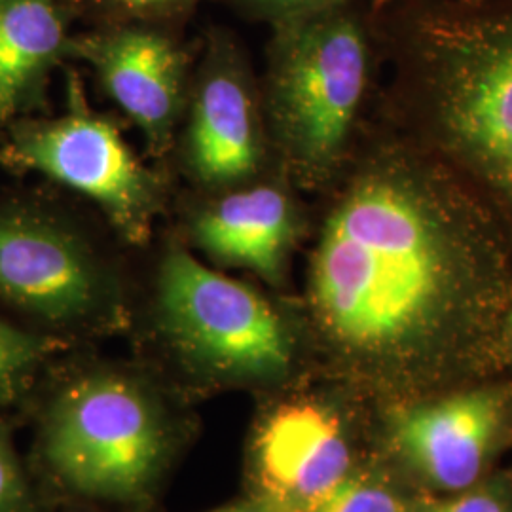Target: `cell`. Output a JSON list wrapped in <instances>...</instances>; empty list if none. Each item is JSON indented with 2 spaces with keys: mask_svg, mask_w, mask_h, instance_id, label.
I'll list each match as a JSON object with an SVG mask.
<instances>
[{
  "mask_svg": "<svg viewBox=\"0 0 512 512\" xmlns=\"http://www.w3.org/2000/svg\"><path fill=\"white\" fill-rule=\"evenodd\" d=\"M329 190L308 302L338 355L406 374L503 338L511 230L456 171L382 118Z\"/></svg>",
  "mask_w": 512,
  "mask_h": 512,
  "instance_id": "obj_1",
  "label": "cell"
},
{
  "mask_svg": "<svg viewBox=\"0 0 512 512\" xmlns=\"http://www.w3.org/2000/svg\"><path fill=\"white\" fill-rule=\"evenodd\" d=\"M385 118L456 171L512 234V0H376Z\"/></svg>",
  "mask_w": 512,
  "mask_h": 512,
  "instance_id": "obj_2",
  "label": "cell"
},
{
  "mask_svg": "<svg viewBox=\"0 0 512 512\" xmlns=\"http://www.w3.org/2000/svg\"><path fill=\"white\" fill-rule=\"evenodd\" d=\"M378 55L370 14L344 0L274 25L264 112L289 181L329 188L349 160Z\"/></svg>",
  "mask_w": 512,
  "mask_h": 512,
  "instance_id": "obj_3",
  "label": "cell"
},
{
  "mask_svg": "<svg viewBox=\"0 0 512 512\" xmlns=\"http://www.w3.org/2000/svg\"><path fill=\"white\" fill-rule=\"evenodd\" d=\"M158 313L169 342L205 374L270 382L293 365V334L253 287L173 245L158 275Z\"/></svg>",
  "mask_w": 512,
  "mask_h": 512,
  "instance_id": "obj_4",
  "label": "cell"
},
{
  "mask_svg": "<svg viewBox=\"0 0 512 512\" xmlns=\"http://www.w3.org/2000/svg\"><path fill=\"white\" fill-rule=\"evenodd\" d=\"M44 456L74 492L129 501L145 494L160 471L164 423L133 382L116 374L84 376L52 406Z\"/></svg>",
  "mask_w": 512,
  "mask_h": 512,
  "instance_id": "obj_5",
  "label": "cell"
},
{
  "mask_svg": "<svg viewBox=\"0 0 512 512\" xmlns=\"http://www.w3.org/2000/svg\"><path fill=\"white\" fill-rule=\"evenodd\" d=\"M4 158L92 198L131 241L147 238L158 209V184L105 118L76 110L48 122L19 124Z\"/></svg>",
  "mask_w": 512,
  "mask_h": 512,
  "instance_id": "obj_6",
  "label": "cell"
},
{
  "mask_svg": "<svg viewBox=\"0 0 512 512\" xmlns=\"http://www.w3.org/2000/svg\"><path fill=\"white\" fill-rule=\"evenodd\" d=\"M105 296L92 251L52 220L0 209V298L52 323L90 317Z\"/></svg>",
  "mask_w": 512,
  "mask_h": 512,
  "instance_id": "obj_7",
  "label": "cell"
},
{
  "mask_svg": "<svg viewBox=\"0 0 512 512\" xmlns=\"http://www.w3.org/2000/svg\"><path fill=\"white\" fill-rule=\"evenodd\" d=\"M73 50L92 65L152 147H165L183 107L184 63L177 46L156 31L126 27L82 38Z\"/></svg>",
  "mask_w": 512,
  "mask_h": 512,
  "instance_id": "obj_8",
  "label": "cell"
},
{
  "mask_svg": "<svg viewBox=\"0 0 512 512\" xmlns=\"http://www.w3.org/2000/svg\"><path fill=\"white\" fill-rule=\"evenodd\" d=\"M264 499L300 512L349 475V448L338 421L311 404L283 406L256 442Z\"/></svg>",
  "mask_w": 512,
  "mask_h": 512,
  "instance_id": "obj_9",
  "label": "cell"
},
{
  "mask_svg": "<svg viewBox=\"0 0 512 512\" xmlns=\"http://www.w3.org/2000/svg\"><path fill=\"white\" fill-rule=\"evenodd\" d=\"M264 122L247 74L219 55L198 86L188 126V162L207 184L245 183L264 162Z\"/></svg>",
  "mask_w": 512,
  "mask_h": 512,
  "instance_id": "obj_10",
  "label": "cell"
},
{
  "mask_svg": "<svg viewBox=\"0 0 512 512\" xmlns=\"http://www.w3.org/2000/svg\"><path fill=\"white\" fill-rule=\"evenodd\" d=\"M499 397L476 389L406 412L395 437L406 458L442 490L458 492L475 482L492 450Z\"/></svg>",
  "mask_w": 512,
  "mask_h": 512,
  "instance_id": "obj_11",
  "label": "cell"
},
{
  "mask_svg": "<svg viewBox=\"0 0 512 512\" xmlns=\"http://www.w3.org/2000/svg\"><path fill=\"white\" fill-rule=\"evenodd\" d=\"M302 217L281 184H256L224 196L194 224V238L211 258L281 283Z\"/></svg>",
  "mask_w": 512,
  "mask_h": 512,
  "instance_id": "obj_12",
  "label": "cell"
},
{
  "mask_svg": "<svg viewBox=\"0 0 512 512\" xmlns=\"http://www.w3.org/2000/svg\"><path fill=\"white\" fill-rule=\"evenodd\" d=\"M63 46L54 0H0V122L18 112Z\"/></svg>",
  "mask_w": 512,
  "mask_h": 512,
  "instance_id": "obj_13",
  "label": "cell"
},
{
  "mask_svg": "<svg viewBox=\"0 0 512 512\" xmlns=\"http://www.w3.org/2000/svg\"><path fill=\"white\" fill-rule=\"evenodd\" d=\"M48 344L0 319V401L12 399L42 361Z\"/></svg>",
  "mask_w": 512,
  "mask_h": 512,
  "instance_id": "obj_14",
  "label": "cell"
},
{
  "mask_svg": "<svg viewBox=\"0 0 512 512\" xmlns=\"http://www.w3.org/2000/svg\"><path fill=\"white\" fill-rule=\"evenodd\" d=\"M300 512H406L391 490L363 476L348 475Z\"/></svg>",
  "mask_w": 512,
  "mask_h": 512,
  "instance_id": "obj_15",
  "label": "cell"
},
{
  "mask_svg": "<svg viewBox=\"0 0 512 512\" xmlns=\"http://www.w3.org/2000/svg\"><path fill=\"white\" fill-rule=\"evenodd\" d=\"M0 512H33L31 494L18 458L0 431Z\"/></svg>",
  "mask_w": 512,
  "mask_h": 512,
  "instance_id": "obj_16",
  "label": "cell"
},
{
  "mask_svg": "<svg viewBox=\"0 0 512 512\" xmlns=\"http://www.w3.org/2000/svg\"><path fill=\"white\" fill-rule=\"evenodd\" d=\"M344 0H239V4L255 18L266 19L272 25L285 19L300 18L340 4Z\"/></svg>",
  "mask_w": 512,
  "mask_h": 512,
  "instance_id": "obj_17",
  "label": "cell"
},
{
  "mask_svg": "<svg viewBox=\"0 0 512 512\" xmlns=\"http://www.w3.org/2000/svg\"><path fill=\"white\" fill-rule=\"evenodd\" d=\"M114 14L128 18H160L175 14L177 10L190 6L194 0H99Z\"/></svg>",
  "mask_w": 512,
  "mask_h": 512,
  "instance_id": "obj_18",
  "label": "cell"
},
{
  "mask_svg": "<svg viewBox=\"0 0 512 512\" xmlns=\"http://www.w3.org/2000/svg\"><path fill=\"white\" fill-rule=\"evenodd\" d=\"M421 512H509L507 507L490 494H467L446 503L433 505Z\"/></svg>",
  "mask_w": 512,
  "mask_h": 512,
  "instance_id": "obj_19",
  "label": "cell"
},
{
  "mask_svg": "<svg viewBox=\"0 0 512 512\" xmlns=\"http://www.w3.org/2000/svg\"><path fill=\"white\" fill-rule=\"evenodd\" d=\"M211 512H283L275 507L274 503H270L268 499H255V501H241V503H234L228 507H222L217 511Z\"/></svg>",
  "mask_w": 512,
  "mask_h": 512,
  "instance_id": "obj_20",
  "label": "cell"
},
{
  "mask_svg": "<svg viewBox=\"0 0 512 512\" xmlns=\"http://www.w3.org/2000/svg\"><path fill=\"white\" fill-rule=\"evenodd\" d=\"M503 344L509 351L512 359V304L509 311H507V319H505V329H503Z\"/></svg>",
  "mask_w": 512,
  "mask_h": 512,
  "instance_id": "obj_21",
  "label": "cell"
}]
</instances>
